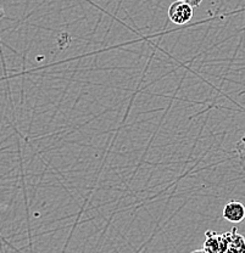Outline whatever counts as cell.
<instances>
[{
    "instance_id": "cell-8",
    "label": "cell",
    "mask_w": 245,
    "mask_h": 253,
    "mask_svg": "<svg viewBox=\"0 0 245 253\" xmlns=\"http://www.w3.org/2000/svg\"><path fill=\"white\" fill-rule=\"evenodd\" d=\"M0 16H1V12H0Z\"/></svg>"
},
{
    "instance_id": "cell-5",
    "label": "cell",
    "mask_w": 245,
    "mask_h": 253,
    "mask_svg": "<svg viewBox=\"0 0 245 253\" xmlns=\"http://www.w3.org/2000/svg\"><path fill=\"white\" fill-rule=\"evenodd\" d=\"M237 154H238L242 168L245 170V133L241 140L237 142Z\"/></svg>"
},
{
    "instance_id": "cell-1",
    "label": "cell",
    "mask_w": 245,
    "mask_h": 253,
    "mask_svg": "<svg viewBox=\"0 0 245 253\" xmlns=\"http://www.w3.org/2000/svg\"><path fill=\"white\" fill-rule=\"evenodd\" d=\"M194 7L191 6L187 2L182 1V0H176L168 7V18H170L171 22H173L175 25L183 26L187 25L189 21L193 18L194 15Z\"/></svg>"
},
{
    "instance_id": "cell-7",
    "label": "cell",
    "mask_w": 245,
    "mask_h": 253,
    "mask_svg": "<svg viewBox=\"0 0 245 253\" xmlns=\"http://www.w3.org/2000/svg\"><path fill=\"white\" fill-rule=\"evenodd\" d=\"M192 253H206L204 251V250H196V251H193Z\"/></svg>"
},
{
    "instance_id": "cell-3",
    "label": "cell",
    "mask_w": 245,
    "mask_h": 253,
    "mask_svg": "<svg viewBox=\"0 0 245 253\" xmlns=\"http://www.w3.org/2000/svg\"><path fill=\"white\" fill-rule=\"evenodd\" d=\"M222 215L231 223H241L245 218V206L239 201H229L223 208Z\"/></svg>"
},
{
    "instance_id": "cell-4",
    "label": "cell",
    "mask_w": 245,
    "mask_h": 253,
    "mask_svg": "<svg viewBox=\"0 0 245 253\" xmlns=\"http://www.w3.org/2000/svg\"><path fill=\"white\" fill-rule=\"evenodd\" d=\"M226 253H245V237L238 233L237 228L227 231Z\"/></svg>"
},
{
    "instance_id": "cell-6",
    "label": "cell",
    "mask_w": 245,
    "mask_h": 253,
    "mask_svg": "<svg viewBox=\"0 0 245 253\" xmlns=\"http://www.w3.org/2000/svg\"><path fill=\"white\" fill-rule=\"evenodd\" d=\"M182 1L187 2V4H189V5H191V6L196 7V6H199L200 4H201L202 0H182Z\"/></svg>"
},
{
    "instance_id": "cell-2",
    "label": "cell",
    "mask_w": 245,
    "mask_h": 253,
    "mask_svg": "<svg viewBox=\"0 0 245 253\" xmlns=\"http://www.w3.org/2000/svg\"><path fill=\"white\" fill-rule=\"evenodd\" d=\"M204 250L206 253H226L227 250V233L218 234L216 231L207 230L205 233Z\"/></svg>"
}]
</instances>
